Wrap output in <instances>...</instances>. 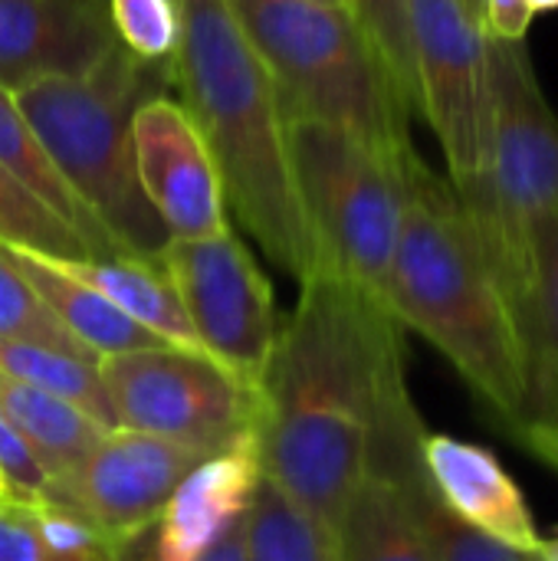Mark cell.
Returning <instances> with one entry per match:
<instances>
[{
    "label": "cell",
    "mask_w": 558,
    "mask_h": 561,
    "mask_svg": "<svg viewBox=\"0 0 558 561\" xmlns=\"http://www.w3.org/2000/svg\"><path fill=\"white\" fill-rule=\"evenodd\" d=\"M398 319L339 276L299 283L257 385L263 477L329 529L382 447L424 431L405 378Z\"/></svg>",
    "instance_id": "obj_1"
},
{
    "label": "cell",
    "mask_w": 558,
    "mask_h": 561,
    "mask_svg": "<svg viewBox=\"0 0 558 561\" xmlns=\"http://www.w3.org/2000/svg\"><path fill=\"white\" fill-rule=\"evenodd\" d=\"M382 302L506 424L520 427L533 414L536 375L520 312L457 191L418 154Z\"/></svg>",
    "instance_id": "obj_2"
},
{
    "label": "cell",
    "mask_w": 558,
    "mask_h": 561,
    "mask_svg": "<svg viewBox=\"0 0 558 561\" xmlns=\"http://www.w3.org/2000/svg\"><path fill=\"white\" fill-rule=\"evenodd\" d=\"M174 7L181 33L168 59L171 89L210 151L227 207L289 276L299 283L322 276L270 69L227 0H174Z\"/></svg>",
    "instance_id": "obj_3"
},
{
    "label": "cell",
    "mask_w": 558,
    "mask_h": 561,
    "mask_svg": "<svg viewBox=\"0 0 558 561\" xmlns=\"http://www.w3.org/2000/svg\"><path fill=\"white\" fill-rule=\"evenodd\" d=\"M168 89L171 62H145L118 43L86 76L39 79L13 92L72 194L128 256L145 260L171 237L138 184L132 115Z\"/></svg>",
    "instance_id": "obj_4"
},
{
    "label": "cell",
    "mask_w": 558,
    "mask_h": 561,
    "mask_svg": "<svg viewBox=\"0 0 558 561\" xmlns=\"http://www.w3.org/2000/svg\"><path fill=\"white\" fill-rule=\"evenodd\" d=\"M270 69L286 118H319L408 151L411 102L355 10L316 0H227Z\"/></svg>",
    "instance_id": "obj_5"
},
{
    "label": "cell",
    "mask_w": 558,
    "mask_h": 561,
    "mask_svg": "<svg viewBox=\"0 0 558 561\" xmlns=\"http://www.w3.org/2000/svg\"><path fill=\"white\" fill-rule=\"evenodd\" d=\"M493 115L480 181L457 194L516 312L533 286V237L558 214V118L536 79L526 43L490 39Z\"/></svg>",
    "instance_id": "obj_6"
},
{
    "label": "cell",
    "mask_w": 558,
    "mask_h": 561,
    "mask_svg": "<svg viewBox=\"0 0 558 561\" xmlns=\"http://www.w3.org/2000/svg\"><path fill=\"white\" fill-rule=\"evenodd\" d=\"M286 131L322 273L382 299L418 151H388L319 118H286Z\"/></svg>",
    "instance_id": "obj_7"
},
{
    "label": "cell",
    "mask_w": 558,
    "mask_h": 561,
    "mask_svg": "<svg viewBox=\"0 0 558 561\" xmlns=\"http://www.w3.org/2000/svg\"><path fill=\"white\" fill-rule=\"evenodd\" d=\"M118 427L141 431L204 457L253 434L257 388L201 348H145L99 362Z\"/></svg>",
    "instance_id": "obj_8"
},
{
    "label": "cell",
    "mask_w": 558,
    "mask_h": 561,
    "mask_svg": "<svg viewBox=\"0 0 558 561\" xmlns=\"http://www.w3.org/2000/svg\"><path fill=\"white\" fill-rule=\"evenodd\" d=\"M408 39L418 108L444 148L451 187L467 194L490 148V36L460 0H408Z\"/></svg>",
    "instance_id": "obj_9"
},
{
    "label": "cell",
    "mask_w": 558,
    "mask_h": 561,
    "mask_svg": "<svg viewBox=\"0 0 558 561\" xmlns=\"http://www.w3.org/2000/svg\"><path fill=\"white\" fill-rule=\"evenodd\" d=\"M201 352L247 385H260L276 345L270 279L250 250L224 230L201 240H168L158 253Z\"/></svg>",
    "instance_id": "obj_10"
},
{
    "label": "cell",
    "mask_w": 558,
    "mask_h": 561,
    "mask_svg": "<svg viewBox=\"0 0 558 561\" xmlns=\"http://www.w3.org/2000/svg\"><path fill=\"white\" fill-rule=\"evenodd\" d=\"M204 454L128 427L105 431L49 500L86 519L118 549H138Z\"/></svg>",
    "instance_id": "obj_11"
},
{
    "label": "cell",
    "mask_w": 558,
    "mask_h": 561,
    "mask_svg": "<svg viewBox=\"0 0 558 561\" xmlns=\"http://www.w3.org/2000/svg\"><path fill=\"white\" fill-rule=\"evenodd\" d=\"M132 148L141 194L171 240H201L230 230L217 168L178 99L161 92L135 108Z\"/></svg>",
    "instance_id": "obj_12"
},
{
    "label": "cell",
    "mask_w": 558,
    "mask_h": 561,
    "mask_svg": "<svg viewBox=\"0 0 558 561\" xmlns=\"http://www.w3.org/2000/svg\"><path fill=\"white\" fill-rule=\"evenodd\" d=\"M118 46L109 0H0V85L86 76Z\"/></svg>",
    "instance_id": "obj_13"
},
{
    "label": "cell",
    "mask_w": 558,
    "mask_h": 561,
    "mask_svg": "<svg viewBox=\"0 0 558 561\" xmlns=\"http://www.w3.org/2000/svg\"><path fill=\"white\" fill-rule=\"evenodd\" d=\"M421 467L441 506L467 529L526 556L539 552L543 536L529 500L487 447L428 431L421 437Z\"/></svg>",
    "instance_id": "obj_14"
},
{
    "label": "cell",
    "mask_w": 558,
    "mask_h": 561,
    "mask_svg": "<svg viewBox=\"0 0 558 561\" xmlns=\"http://www.w3.org/2000/svg\"><path fill=\"white\" fill-rule=\"evenodd\" d=\"M263 477L257 437L204 460L178 486L151 529V549L141 561H197L250 506Z\"/></svg>",
    "instance_id": "obj_15"
},
{
    "label": "cell",
    "mask_w": 558,
    "mask_h": 561,
    "mask_svg": "<svg viewBox=\"0 0 558 561\" xmlns=\"http://www.w3.org/2000/svg\"><path fill=\"white\" fill-rule=\"evenodd\" d=\"M3 253L26 276V283L39 293V299L62 322V329L99 362L112 358V355H125V352H145V348L168 345L155 332H148L135 319H128L122 309H115L92 286L69 276L56 260L30 253V250H16V247H3Z\"/></svg>",
    "instance_id": "obj_16"
},
{
    "label": "cell",
    "mask_w": 558,
    "mask_h": 561,
    "mask_svg": "<svg viewBox=\"0 0 558 561\" xmlns=\"http://www.w3.org/2000/svg\"><path fill=\"white\" fill-rule=\"evenodd\" d=\"M335 561H434L411 500L391 473H368L332 523Z\"/></svg>",
    "instance_id": "obj_17"
},
{
    "label": "cell",
    "mask_w": 558,
    "mask_h": 561,
    "mask_svg": "<svg viewBox=\"0 0 558 561\" xmlns=\"http://www.w3.org/2000/svg\"><path fill=\"white\" fill-rule=\"evenodd\" d=\"M69 276L92 286L128 319L178 348H201L181 309V299L161 270L158 256H109V260H56Z\"/></svg>",
    "instance_id": "obj_18"
},
{
    "label": "cell",
    "mask_w": 558,
    "mask_h": 561,
    "mask_svg": "<svg viewBox=\"0 0 558 561\" xmlns=\"http://www.w3.org/2000/svg\"><path fill=\"white\" fill-rule=\"evenodd\" d=\"M0 168L20 181L36 201H43L59 220H66L92 250V260H109V256H128L105 230L102 224L86 210V204L72 194V187L62 181L56 164L49 161L43 141L36 138L33 125L20 112L16 99L10 89L0 85Z\"/></svg>",
    "instance_id": "obj_19"
},
{
    "label": "cell",
    "mask_w": 558,
    "mask_h": 561,
    "mask_svg": "<svg viewBox=\"0 0 558 561\" xmlns=\"http://www.w3.org/2000/svg\"><path fill=\"white\" fill-rule=\"evenodd\" d=\"M0 414L43 460L53 486L66 480L102 440L105 427L62 398L0 371Z\"/></svg>",
    "instance_id": "obj_20"
},
{
    "label": "cell",
    "mask_w": 558,
    "mask_h": 561,
    "mask_svg": "<svg viewBox=\"0 0 558 561\" xmlns=\"http://www.w3.org/2000/svg\"><path fill=\"white\" fill-rule=\"evenodd\" d=\"M132 552L53 500H0V561H132Z\"/></svg>",
    "instance_id": "obj_21"
},
{
    "label": "cell",
    "mask_w": 558,
    "mask_h": 561,
    "mask_svg": "<svg viewBox=\"0 0 558 561\" xmlns=\"http://www.w3.org/2000/svg\"><path fill=\"white\" fill-rule=\"evenodd\" d=\"M247 561H335L332 529L260 477L247 506Z\"/></svg>",
    "instance_id": "obj_22"
},
{
    "label": "cell",
    "mask_w": 558,
    "mask_h": 561,
    "mask_svg": "<svg viewBox=\"0 0 558 561\" xmlns=\"http://www.w3.org/2000/svg\"><path fill=\"white\" fill-rule=\"evenodd\" d=\"M0 371L62 398L66 404L79 408L105 431L118 427L112 401L99 378V358L62 352L39 342H0Z\"/></svg>",
    "instance_id": "obj_23"
},
{
    "label": "cell",
    "mask_w": 558,
    "mask_h": 561,
    "mask_svg": "<svg viewBox=\"0 0 558 561\" xmlns=\"http://www.w3.org/2000/svg\"><path fill=\"white\" fill-rule=\"evenodd\" d=\"M523 332L536 375V404L526 417L533 421L558 411V214L543 220L533 237V286L523 309Z\"/></svg>",
    "instance_id": "obj_24"
},
{
    "label": "cell",
    "mask_w": 558,
    "mask_h": 561,
    "mask_svg": "<svg viewBox=\"0 0 558 561\" xmlns=\"http://www.w3.org/2000/svg\"><path fill=\"white\" fill-rule=\"evenodd\" d=\"M372 473H391L395 480H401L408 500H411V510L421 523V533L434 552V561H533V556L526 552H516V549H506L474 529H467L460 519H454L441 500L434 496L428 477H424V467H421V447L401 460H395L391 467L385 470H372Z\"/></svg>",
    "instance_id": "obj_25"
},
{
    "label": "cell",
    "mask_w": 558,
    "mask_h": 561,
    "mask_svg": "<svg viewBox=\"0 0 558 561\" xmlns=\"http://www.w3.org/2000/svg\"><path fill=\"white\" fill-rule=\"evenodd\" d=\"M0 247L49 260H92L89 243L0 168Z\"/></svg>",
    "instance_id": "obj_26"
},
{
    "label": "cell",
    "mask_w": 558,
    "mask_h": 561,
    "mask_svg": "<svg viewBox=\"0 0 558 561\" xmlns=\"http://www.w3.org/2000/svg\"><path fill=\"white\" fill-rule=\"evenodd\" d=\"M0 342H39V345H53L62 352L89 355L49 312L39 293L26 283V276L3 253V247H0Z\"/></svg>",
    "instance_id": "obj_27"
},
{
    "label": "cell",
    "mask_w": 558,
    "mask_h": 561,
    "mask_svg": "<svg viewBox=\"0 0 558 561\" xmlns=\"http://www.w3.org/2000/svg\"><path fill=\"white\" fill-rule=\"evenodd\" d=\"M109 16L132 56L145 62H168L174 56L181 33L174 0H109Z\"/></svg>",
    "instance_id": "obj_28"
},
{
    "label": "cell",
    "mask_w": 558,
    "mask_h": 561,
    "mask_svg": "<svg viewBox=\"0 0 558 561\" xmlns=\"http://www.w3.org/2000/svg\"><path fill=\"white\" fill-rule=\"evenodd\" d=\"M355 16L378 46L391 76L405 89L408 102L414 99V66H411V39H408V0H355Z\"/></svg>",
    "instance_id": "obj_29"
},
{
    "label": "cell",
    "mask_w": 558,
    "mask_h": 561,
    "mask_svg": "<svg viewBox=\"0 0 558 561\" xmlns=\"http://www.w3.org/2000/svg\"><path fill=\"white\" fill-rule=\"evenodd\" d=\"M0 477L13 503H43L53 493V480L33 447L0 414Z\"/></svg>",
    "instance_id": "obj_30"
},
{
    "label": "cell",
    "mask_w": 558,
    "mask_h": 561,
    "mask_svg": "<svg viewBox=\"0 0 558 561\" xmlns=\"http://www.w3.org/2000/svg\"><path fill=\"white\" fill-rule=\"evenodd\" d=\"M533 10L526 0H487L483 3V30L500 43H526L533 26Z\"/></svg>",
    "instance_id": "obj_31"
},
{
    "label": "cell",
    "mask_w": 558,
    "mask_h": 561,
    "mask_svg": "<svg viewBox=\"0 0 558 561\" xmlns=\"http://www.w3.org/2000/svg\"><path fill=\"white\" fill-rule=\"evenodd\" d=\"M516 434H520V440H523L539 460H546L549 467H556L558 470V411L520 424Z\"/></svg>",
    "instance_id": "obj_32"
},
{
    "label": "cell",
    "mask_w": 558,
    "mask_h": 561,
    "mask_svg": "<svg viewBox=\"0 0 558 561\" xmlns=\"http://www.w3.org/2000/svg\"><path fill=\"white\" fill-rule=\"evenodd\" d=\"M197 561H247V513Z\"/></svg>",
    "instance_id": "obj_33"
},
{
    "label": "cell",
    "mask_w": 558,
    "mask_h": 561,
    "mask_svg": "<svg viewBox=\"0 0 558 561\" xmlns=\"http://www.w3.org/2000/svg\"><path fill=\"white\" fill-rule=\"evenodd\" d=\"M533 561H558V539H543V546L533 556Z\"/></svg>",
    "instance_id": "obj_34"
},
{
    "label": "cell",
    "mask_w": 558,
    "mask_h": 561,
    "mask_svg": "<svg viewBox=\"0 0 558 561\" xmlns=\"http://www.w3.org/2000/svg\"><path fill=\"white\" fill-rule=\"evenodd\" d=\"M533 13H553L558 10V0H526Z\"/></svg>",
    "instance_id": "obj_35"
},
{
    "label": "cell",
    "mask_w": 558,
    "mask_h": 561,
    "mask_svg": "<svg viewBox=\"0 0 558 561\" xmlns=\"http://www.w3.org/2000/svg\"><path fill=\"white\" fill-rule=\"evenodd\" d=\"M460 3H464V7L480 20V23H483V3H487V0H460Z\"/></svg>",
    "instance_id": "obj_36"
},
{
    "label": "cell",
    "mask_w": 558,
    "mask_h": 561,
    "mask_svg": "<svg viewBox=\"0 0 558 561\" xmlns=\"http://www.w3.org/2000/svg\"><path fill=\"white\" fill-rule=\"evenodd\" d=\"M316 3H335V7H349V10H352V3H349V0H316Z\"/></svg>",
    "instance_id": "obj_37"
},
{
    "label": "cell",
    "mask_w": 558,
    "mask_h": 561,
    "mask_svg": "<svg viewBox=\"0 0 558 561\" xmlns=\"http://www.w3.org/2000/svg\"><path fill=\"white\" fill-rule=\"evenodd\" d=\"M0 500H10V493H7V483H3V477H0Z\"/></svg>",
    "instance_id": "obj_38"
},
{
    "label": "cell",
    "mask_w": 558,
    "mask_h": 561,
    "mask_svg": "<svg viewBox=\"0 0 558 561\" xmlns=\"http://www.w3.org/2000/svg\"><path fill=\"white\" fill-rule=\"evenodd\" d=\"M349 3H352V10H355V0H349Z\"/></svg>",
    "instance_id": "obj_39"
}]
</instances>
